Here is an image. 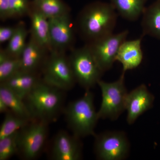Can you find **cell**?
Instances as JSON below:
<instances>
[{"label": "cell", "instance_id": "cell-27", "mask_svg": "<svg viewBox=\"0 0 160 160\" xmlns=\"http://www.w3.org/2000/svg\"><path fill=\"white\" fill-rule=\"evenodd\" d=\"M10 18L9 0H0V18L6 21Z\"/></svg>", "mask_w": 160, "mask_h": 160}, {"label": "cell", "instance_id": "cell-13", "mask_svg": "<svg viewBox=\"0 0 160 160\" xmlns=\"http://www.w3.org/2000/svg\"><path fill=\"white\" fill-rule=\"evenodd\" d=\"M49 52L48 49L30 37L20 57L21 70L36 72L39 67L45 64Z\"/></svg>", "mask_w": 160, "mask_h": 160}, {"label": "cell", "instance_id": "cell-12", "mask_svg": "<svg viewBox=\"0 0 160 160\" xmlns=\"http://www.w3.org/2000/svg\"><path fill=\"white\" fill-rule=\"evenodd\" d=\"M52 158L55 160H78L82 157L80 138L61 131L56 135L52 149Z\"/></svg>", "mask_w": 160, "mask_h": 160}, {"label": "cell", "instance_id": "cell-21", "mask_svg": "<svg viewBox=\"0 0 160 160\" xmlns=\"http://www.w3.org/2000/svg\"><path fill=\"white\" fill-rule=\"evenodd\" d=\"M20 58L11 56L5 49L0 51V82L6 81L21 70Z\"/></svg>", "mask_w": 160, "mask_h": 160}, {"label": "cell", "instance_id": "cell-9", "mask_svg": "<svg viewBox=\"0 0 160 160\" xmlns=\"http://www.w3.org/2000/svg\"><path fill=\"white\" fill-rule=\"evenodd\" d=\"M128 33L127 30L111 33L86 44L103 72L111 69L116 61L120 46L126 40Z\"/></svg>", "mask_w": 160, "mask_h": 160}, {"label": "cell", "instance_id": "cell-24", "mask_svg": "<svg viewBox=\"0 0 160 160\" xmlns=\"http://www.w3.org/2000/svg\"><path fill=\"white\" fill-rule=\"evenodd\" d=\"M18 132L0 139V160L9 159L18 153Z\"/></svg>", "mask_w": 160, "mask_h": 160}, {"label": "cell", "instance_id": "cell-23", "mask_svg": "<svg viewBox=\"0 0 160 160\" xmlns=\"http://www.w3.org/2000/svg\"><path fill=\"white\" fill-rule=\"evenodd\" d=\"M32 120L20 117L11 112L6 113L0 128V139L19 131Z\"/></svg>", "mask_w": 160, "mask_h": 160}, {"label": "cell", "instance_id": "cell-19", "mask_svg": "<svg viewBox=\"0 0 160 160\" xmlns=\"http://www.w3.org/2000/svg\"><path fill=\"white\" fill-rule=\"evenodd\" d=\"M0 98L7 104L13 114L28 119H34L24 99L3 84L0 85Z\"/></svg>", "mask_w": 160, "mask_h": 160}, {"label": "cell", "instance_id": "cell-18", "mask_svg": "<svg viewBox=\"0 0 160 160\" xmlns=\"http://www.w3.org/2000/svg\"><path fill=\"white\" fill-rule=\"evenodd\" d=\"M146 0H110L118 13L125 19L134 21L142 15Z\"/></svg>", "mask_w": 160, "mask_h": 160}, {"label": "cell", "instance_id": "cell-15", "mask_svg": "<svg viewBox=\"0 0 160 160\" xmlns=\"http://www.w3.org/2000/svg\"><path fill=\"white\" fill-rule=\"evenodd\" d=\"M29 15L30 19V37L51 51L49 19L31 3Z\"/></svg>", "mask_w": 160, "mask_h": 160}, {"label": "cell", "instance_id": "cell-17", "mask_svg": "<svg viewBox=\"0 0 160 160\" xmlns=\"http://www.w3.org/2000/svg\"><path fill=\"white\" fill-rule=\"evenodd\" d=\"M142 27L144 35L160 39V0L146 8L142 14Z\"/></svg>", "mask_w": 160, "mask_h": 160}, {"label": "cell", "instance_id": "cell-29", "mask_svg": "<svg viewBox=\"0 0 160 160\" xmlns=\"http://www.w3.org/2000/svg\"><path fill=\"white\" fill-rule=\"evenodd\" d=\"M33 1H38V0H33Z\"/></svg>", "mask_w": 160, "mask_h": 160}, {"label": "cell", "instance_id": "cell-6", "mask_svg": "<svg viewBox=\"0 0 160 160\" xmlns=\"http://www.w3.org/2000/svg\"><path fill=\"white\" fill-rule=\"evenodd\" d=\"M43 66V81L48 85L66 91L72 89L76 82L65 52L52 50Z\"/></svg>", "mask_w": 160, "mask_h": 160}, {"label": "cell", "instance_id": "cell-8", "mask_svg": "<svg viewBox=\"0 0 160 160\" xmlns=\"http://www.w3.org/2000/svg\"><path fill=\"white\" fill-rule=\"evenodd\" d=\"M94 136L95 153L98 159L122 160L128 157L130 144L124 132L106 131Z\"/></svg>", "mask_w": 160, "mask_h": 160}, {"label": "cell", "instance_id": "cell-11", "mask_svg": "<svg viewBox=\"0 0 160 160\" xmlns=\"http://www.w3.org/2000/svg\"><path fill=\"white\" fill-rule=\"evenodd\" d=\"M154 100L153 95L144 84L128 92L126 102L127 123L129 125L133 124L141 115L151 109Z\"/></svg>", "mask_w": 160, "mask_h": 160}, {"label": "cell", "instance_id": "cell-14", "mask_svg": "<svg viewBox=\"0 0 160 160\" xmlns=\"http://www.w3.org/2000/svg\"><path fill=\"white\" fill-rule=\"evenodd\" d=\"M142 39L126 41L120 46L116 61L122 64V73L137 68L142 61L143 54L141 46Z\"/></svg>", "mask_w": 160, "mask_h": 160}, {"label": "cell", "instance_id": "cell-25", "mask_svg": "<svg viewBox=\"0 0 160 160\" xmlns=\"http://www.w3.org/2000/svg\"><path fill=\"white\" fill-rule=\"evenodd\" d=\"M31 3L29 0H9L11 18L29 15Z\"/></svg>", "mask_w": 160, "mask_h": 160}, {"label": "cell", "instance_id": "cell-10", "mask_svg": "<svg viewBox=\"0 0 160 160\" xmlns=\"http://www.w3.org/2000/svg\"><path fill=\"white\" fill-rule=\"evenodd\" d=\"M48 19L51 51L65 52L71 47L74 39V29L69 13Z\"/></svg>", "mask_w": 160, "mask_h": 160}, {"label": "cell", "instance_id": "cell-3", "mask_svg": "<svg viewBox=\"0 0 160 160\" xmlns=\"http://www.w3.org/2000/svg\"><path fill=\"white\" fill-rule=\"evenodd\" d=\"M62 90L40 81L25 99L33 119L49 122L55 119L62 109Z\"/></svg>", "mask_w": 160, "mask_h": 160}, {"label": "cell", "instance_id": "cell-20", "mask_svg": "<svg viewBox=\"0 0 160 160\" xmlns=\"http://www.w3.org/2000/svg\"><path fill=\"white\" fill-rule=\"evenodd\" d=\"M31 3L48 19L69 13V7L62 0H38Z\"/></svg>", "mask_w": 160, "mask_h": 160}, {"label": "cell", "instance_id": "cell-28", "mask_svg": "<svg viewBox=\"0 0 160 160\" xmlns=\"http://www.w3.org/2000/svg\"><path fill=\"white\" fill-rule=\"evenodd\" d=\"M0 112L1 113H6L11 112L7 104L1 98H0Z\"/></svg>", "mask_w": 160, "mask_h": 160}, {"label": "cell", "instance_id": "cell-26", "mask_svg": "<svg viewBox=\"0 0 160 160\" xmlns=\"http://www.w3.org/2000/svg\"><path fill=\"white\" fill-rule=\"evenodd\" d=\"M16 29V26H3L0 27V43L9 42L11 39Z\"/></svg>", "mask_w": 160, "mask_h": 160}, {"label": "cell", "instance_id": "cell-4", "mask_svg": "<svg viewBox=\"0 0 160 160\" xmlns=\"http://www.w3.org/2000/svg\"><path fill=\"white\" fill-rule=\"evenodd\" d=\"M68 58L76 82L86 90H90L101 80L104 72L87 45L73 49Z\"/></svg>", "mask_w": 160, "mask_h": 160}, {"label": "cell", "instance_id": "cell-2", "mask_svg": "<svg viewBox=\"0 0 160 160\" xmlns=\"http://www.w3.org/2000/svg\"><path fill=\"white\" fill-rule=\"evenodd\" d=\"M66 122L72 134L79 138L95 136L94 129L99 119L90 90L82 97L71 102L65 111Z\"/></svg>", "mask_w": 160, "mask_h": 160}, {"label": "cell", "instance_id": "cell-1", "mask_svg": "<svg viewBox=\"0 0 160 160\" xmlns=\"http://www.w3.org/2000/svg\"><path fill=\"white\" fill-rule=\"evenodd\" d=\"M117 20V12L110 3L95 2L80 12L78 28L88 43L113 33Z\"/></svg>", "mask_w": 160, "mask_h": 160}, {"label": "cell", "instance_id": "cell-5", "mask_svg": "<svg viewBox=\"0 0 160 160\" xmlns=\"http://www.w3.org/2000/svg\"><path fill=\"white\" fill-rule=\"evenodd\" d=\"M98 85L102 92V101L99 111V118L109 119L114 121L126 110L127 92L125 84V73L112 82L100 80Z\"/></svg>", "mask_w": 160, "mask_h": 160}, {"label": "cell", "instance_id": "cell-7", "mask_svg": "<svg viewBox=\"0 0 160 160\" xmlns=\"http://www.w3.org/2000/svg\"><path fill=\"white\" fill-rule=\"evenodd\" d=\"M48 123L34 119L19 131L18 152L23 158L34 159L41 153L47 138Z\"/></svg>", "mask_w": 160, "mask_h": 160}, {"label": "cell", "instance_id": "cell-16", "mask_svg": "<svg viewBox=\"0 0 160 160\" xmlns=\"http://www.w3.org/2000/svg\"><path fill=\"white\" fill-rule=\"evenodd\" d=\"M41 81L36 72H28L21 70L1 84L8 87L25 100L35 86Z\"/></svg>", "mask_w": 160, "mask_h": 160}, {"label": "cell", "instance_id": "cell-22", "mask_svg": "<svg viewBox=\"0 0 160 160\" xmlns=\"http://www.w3.org/2000/svg\"><path fill=\"white\" fill-rule=\"evenodd\" d=\"M28 31L24 23L16 26L14 35L9 41L6 51L13 57L20 58L25 49L27 42Z\"/></svg>", "mask_w": 160, "mask_h": 160}]
</instances>
